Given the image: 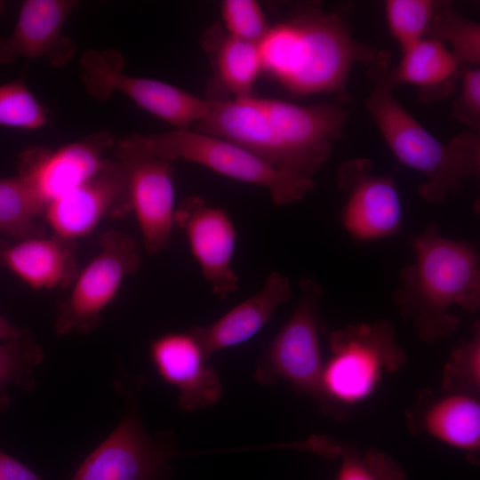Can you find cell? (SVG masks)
<instances>
[{
  "instance_id": "8992f818",
  "label": "cell",
  "mask_w": 480,
  "mask_h": 480,
  "mask_svg": "<svg viewBox=\"0 0 480 480\" xmlns=\"http://www.w3.org/2000/svg\"><path fill=\"white\" fill-rule=\"evenodd\" d=\"M330 356L324 363L321 388L324 411L340 412V406L359 404L377 389L384 375L406 362L390 322L348 324L329 335Z\"/></svg>"
},
{
  "instance_id": "83f0119b",
  "label": "cell",
  "mask_w": 480,
  "mask_h": 480,
  "mask_svg": "<svg viewBox=\"0 0 480 480\" xmlns=\"http://www.w3.org/2000/svg\"><path fill=\"white\" fill-rule=\"evenodd\" d=\"M443 393L478 396L480 392V324L476 322L470 337L451 353L442 378Z\"/></svg>"
},
{
  "instance_id": "277c9868",
  "label": "cell",
  "mask_w": 480,
  "mask_h": 480,
  "mask_svg": "<svg viewBox=\"0 0 480 480\" xmlns=\"http://www.w3.org/2000/svg\"><path fill=\"white\" fill-rule=\"evenodd\" d=\"M372 78L374 88L365 102L367 110L397 160L426 178L418 190L422 199L444 203L463 189L465 180L479 175L480 140L476 132L447 143L439 141L398 102L380 75Z\"/></svg>"
},
{
  "instance_id": "603a6c76",
  "label": "cell",
  "mask_w": 480,
  "mask_h": 480,
  "mask_svg": "<svg viewBox=\"0 0 480 480\" xmlns=\"http://www.w3.org/2000/svg\"><path fill=\"white\" fill-rule=\"evenodd\" d=\"M212 44L219 81L234 98L252 95V89L262 73L258 44L228 34L216 36Z\"/></svg>"
},
{
  "instance_id": "7a4b0ae2",
  "label": "cell",
  "mask_w": 480,
  "mask_h": 480,
  "mask_svg": "<svg viewBox=\"0 0 480 480\" xmlns=\"http://www.w3.org/2000/svg\"><path fill=\"white\" fill-rule=\"evenodd\" d=\"M262 72L298 96L336 93L347 97L356 64L369 74L388 68L389 54L357 41L340 13L308 4L270 25L258 44Z\"/></svg>"
},
{
  "instance_id": "4fadbf2b",
  "label": "cell",
  "mask_w": 480,
  "mask_h": 480,
  "mask_svg": "<svg viewBox=\"0 0 480 480\" xmlns=\"http://www.w3.org/2000/svg\"><path fill=\"white\" fill-rule=\"evenodd\" d=\"M132 211L124 166L106 158L92 179L52 201L44 215L53 234L68 240L90 234L106 218H122Z\"/></svg>"
},
{
  "instance_id": "4dcf8cb0",
  "label": "cell",
  "mask_w": 480,
  "mask_h": 480,
  "mask_svg": "<svg viewBox=\"0 0 480 480\" xmlns=\"http://www.w3.org/2000/svg\"><path fill=\"white\" fill-rule=\"evenodd\" d=\"M462 85L454 104L456 119L476 131L480 124V69L467 68L461 72Z\"/></svg>"
},
{
  "instance_id": "9a60e30c",
  "label": "cell",
  "mask_w": 480,
  "mask_h": 480,
  "mask_svg": "<svg viewBox=\"0 0 480 480\" xmlns=\"http://www.w3.org/2000/svg\"><path fill=\"white\" fill-rule=\"evenodd\" d=\"M109 132L93 133L54 151L29 148L19 157V175L46 206L94 177L102 168L104 153L113 146Z\"/></svg>"
},
{
  "instance_id": "cb8c5ba5",
  "label": "cell",
  "mask_w": 480,
  "mask_h": 480,
  "mask_svg": "<svg viewBox=\"0 0 480 480\" xmlns=\"http://www.w3.org/2000/svg\"><path fill=\"white\" fill-rule=\"evenodd\" d=\"M45 206L28 183L19 174L0 178V232L14 240L44 236L36 219Z\"/></svg>"
},
{
  "instance_id": "8fae6325",
  "label": "cell",
  "mask_w": 480,
  "mask_h": 480,
  "mask_svg": "<svg viewBox=\"0 0 480 480\" xmlns=\"http://www.w3.org/2000/svg\"><path fill=\"white\" fill-rule=\"evenodd\" d=\"M337 183L345 193L340 219L356 242L392 237L402 226V204L394 174L373 172L372 162L354 158L338 170Z\"/></svg>"
},
{
  "instance_id": "d4e9b609",
  "label": "cell",
  "mask_w": 480,
  "mask_h": 480,
  "mask_svg": "<svg viewBox=\"0 0 480 480\" xmlns=\"http://www.w3.org/2000/svg\"><path fill=\"white\" fill-rule=\"evenodd\" d=\"M427 37L448 46L461 68L479 67L480 26L457 13L451 4L439 3Z\"/></svg>"
},
{
  "instance_id": "7c38bea8",
  "label": "cell",
  "mask_w": 480,
  "mask_h": 480,
  "mask_svg": "<svg viewBox=\"0 0 480 480\" xmlns=\"http://www.w3.org/2000/svg\"><path fill=\"white\" fill-rule=\"evenodd\" d=\"M114 156L124 168L132 211L144 248L157 255L170 244L174 225L175 189L170 161L116 142Z\"/></svg>"
},
{
  "instance_id": "836d02e7",
  "label": "cell",
  "mask_w": 480,
  "mask_h": 480,
  "mask_svg": "<svg viewBox=\"0 0 480 480\" xmlns=\"http://www.w3.org/2000/svg\"><path fill=\"white\" fill-rule=\"evenodd\" d=\"M11 404V399L5 392H0V412H4Z\"/></svg>"
},
{
  "instance_id": "d6a6232c",
  "label": "cell",
  "mask_w": 480,
  "mask_h": 480,
  "mask_svg": "<svg viewBox=\"0 0 480 480\" xmlns=\"http://www.w3.org/2000/svg\"><path fill=\"white\" fill-rule=\"evenodd\" d=\"M27 330L11 324L0 315V340H8L22 335Z\"/></svg>"
},
{
  "instance_id": "52a82bcc",
  "label": "cell",
  "mask_w": 480,
  "mask_h": 480,
  "mask_svg": "<svg viewBox=\"0 0 480 480\" xmlns=\"http://www.w3.org/2000/svg\"><path fill=\"white\" fill-rule=\"evenodd\" d=\"M114 386L125 400V412L114 430L84 459L72 480H171L178 453L171 432L151 436L139 411L145 379L120 373Z\"/></svg>"
},
{
  "instance_id": "f546056e",
  "label": "cell",
  "mask_w": 480,
  "mask_h": 480,
  "mask_svg": "<svg viewBox=\"0 0 480 480\" xmlns=\"http://www.w3.org/2000/svg\"><path fill=\"white\" fill-rule=\"evenodd\" d=\"M220 10L226 33L234 37L259 44L270 27L257 1L225 0Z\"/></svg>"
},
{
  "instance_id": "d6986e66",
  "label": "cell",
  "mask_w": 480,
  "mask_h": 480,
  "mask_svg": "<svg viewBox=\"0 0 480 480\" xmlns=\"http://www.w3.org/2000/svg\"><path fill=\"white\" fill-rule=\"evenodd\" d=\"M292 297L289 278L273 271L261 288L218 320L208 325L195 326L189 332L197 339L210 358L216 352L241 344L258 333L270 320L276 308Z\"/></svg>"
},
{
  "instance_id": "44dd1931",
  "label": "cell",
  "mask_w": 480,
  "mask_h": 480,
  "mask_svg": "<svg viewBox=\"0 0 480 480\" xmlns=\"http://www.w3.org/2000/svg\"><path fill=\"white\" fill-rule=\"evenodd\" d=\"M402 52L396 68L380 73L392 89L406 84L419 87L426 98L434 96V92L441 96L449 92L452 80L462 72L455 55L436 38L425 37Z\"/></svg>"
},
{
  "instance_id": "4316f807",
  "label": "cell",
  "mask_w": 480,
  "mask_h": 480,
  "mask_svg": "<svg viewBox=\"0 0 480 480\" xmlns=\"http://www.w3.org/2000/svg\"><path fill=\"white\" fill-rule=\"evenodd\" d=\"M44 358V351L26 331L22 335L0 343V392L14 384L24 390L35 387L34 369Z\"/></svg>"
},
{
  "instance_id": "6da1fadb",
  "label": "cell",
  "mask_w": 480,
  "mask_h": 480,
  "mask_svg": "<svg viewBox=\"0 0 480 480\" xmlns=\"http://www.w3.org/2000/svg\"><path fill=\"white\" fill-rule=\"evenodd\" d=\"M347 119L340 104L303 106L251 95L213 100L196 130L233 142L282 171L313 179L341 138Z\"/></svg>"
},
{
  "instance_id": "5bb4252c",
  "label": "cell",
  "mask_w": 480,
  "mask_h": 480,
  "mask_svg": "<svg viewBox=\"0 0 480 480\" xmlns=\"http://www.w3.org/2000/svg\"><path fill=\"white\" fill-rule=\"evenodd\" d=\"M174 224L185 233L212 292L222 300L235 292L239 278L232 260L237 234L228 212L198 196H191L176 207Z\"/></svg>"
},
{
  "instance_id": "ffe728a7",
  "label": "cell",
  "mask_w": 480,
  "mask_h": 480,
  "mask_svg": "<svg viewBox=\"0 0 480 480\" xmlns=\"http://www.w3.org/2000/svg\"><path fill=\"white\" fill-rule=\"evenodd\" d=\"M76 241L56 235L0 243V268L35 290L72 286L79 265Z\"/></svg>"
},
{
  "instance_id": "9c48e42d",
  "label": "cell",
  "mask_w": 480,
  "mask_h": 480,
  "mask_svg": "<svg viewBox=\"0 0 480 480\" xmlns=\"http://www.w3.org/2000/svg\"><path fill=\"white\" fill-rule=\"evenodd\" d=\"M100 251L79 270L67 299L57 304L55 333L88 334L101 322V312L116 297L124 280L140 267L136 240L116 229L99 236Z\"/></svg>"
},
{
  "instance_id": "484cf974",
  "label": "cell",
  "mask_w": 480,
  "mask_h": 480,
  "mask_svg": "<svg viewBox=\"0 0 480 480\" xmlns=\"http://www.w3.org/2000/svg\"><path fill=\"white\" fill-rule=\"evenodd\" d=\"M440 2L388 0L385 15L390 34L402 51L428 36Z\"/></svg>"
},
{
  "instance_id": "3957f363",
  "label": "cell",
  "mask_w": 480,
  "mask_h": 480,
  "mask_svg": "<svg viewBox=\"0 0 480 480\" xmlns=\"http://www.w3.org/2000/svg\"><path fill=\"white\" fill-rule=\"evenodd\" d=\"M410 246L414 261L401 270L392 300L420 340L433 343L460 327L453 308L479 309V254L469 242L442 235L436 223L412 237Z\"/></svg>"
},
{
  "instance_id": "f1b7e54d",
  "label": "cell",
  "mask_w": 480,
  "mask_h": 480,
  "mask_svg": "<svg viewBox=\"0 0 480 480\" xmlns=\"http://www.w3.org/2000/svg\"><path fill=\"white\" fill-rule=\"evenodd\" d=\"M45 122L44 108L22 81L0 85V125L36 129Z\"/></svg>"
},
{
  "instance_id": "e0dca14e",
  "label": "cell",
  "mask_w": 480,
  "mask_h": 480,
  "mask_svg": "<svg viewBox=\"0 0 480 480\" xmlns=\"http://www.w3.org/2000/svg\"><path fill=\"white\" fill-rule=\"evenodd\" d=\"M76 4L68 0L25 1L12 33L0 39V63L20 57L44 58L54 67L69 61L76 46L61 29Z\"/></svg>"
},
{
  "instance_id": "30bf717a",
  "label": "cell",
  "mask_w": 480,
  "mask_h": 480,
  "mask_svg": "<svg viewBox=\"0 0 480 480\" xmlns=\"http://www.w3.org/2000/svg\"><path fill=\"white\" fill-rule=\"evenodd\" d=\"M81 68L84 85L91 96L104 99L120 92L176 129L189 130L210 114L211 100L163 81L124 74V60L116 51L87 50L81 58Z\"/></svg>"
},
{
  "instance_id": "2e32d148",
  "label": "cell",
  "mask_w": 480,
  "mask_h": 480,
  "mask_svg": "<svg viewBox=\"0 0 480 480\" xmlns=\"http://www.w3.org/2000/svg\"><path fill=\"white\" fill-rule=\"evenodd\" d=\"M149 356L159 376L178 390V404L182 410L194 411L220 400V376L189 331L156 338L150 343Z\"/></svg>"
},
{
  "instance_id": "ac0fdd59",
  "label": "cell",
  "mask_w": 480,
  "mask_h": 480,
  "mask_svg": "<svg viewBox=\"0 0 480 480\" xmlns=\"http://www.w3.org/2000/svg\"><path fill=\"white\" fill-rule=\"evenodd\" d=\"M412 430L463 452L476 464L480 450V403L478 396L443 393L436 396L426 390L408 412Z\"/></svg>"
},
{
  "instance_id": "7402d4cb",
  "label": "cell",
  "mask_w": 480,
  "mask_h": 480,
  "mask_svg": "<svg viewBox=\"0 0 480 480\" xmlns=\"http://www.w3.org/2000/svg\"><path fill=\"white\" fill-rule=\"evenodd\" d=\"M308 447L340 460L335 480H407L402 467L379 449L362 452L347 443L326 437L311 440Z\"/></svg>"
},
{
  "instance_id": "5b68a950",
  "label": "cell",
  "mask_w": 480,
  "mask_h": 480,
  "mask_svg": "<svg viewBox=\"0 0 480 480\" xmlns=\"http://www.w3.org/2000/svg\"><path fill=\"white\" fill-rule=\"evenodd\" d=\"M117 142L170 162L182 158L230 179L262 187L276 205L298 203L316 186L314 179L282 171L233 142L197 131L134 133Z\"/></svg>"
},
{
  "instance_id": "1f68e13d",
  "label": "cell",
  "mask_w": 480,
  "mask_h": 480,
  "mask_svg": "<svg viewBox=\"0 0 480 480\" xmlns=\"http://www.w3.org/2000/svg\"><path fill=\"white\" fill-rule=\"evenodd\" d=\"M0 480H43V478L0 450Z\"/></svg>"
},
{
  "instance_id": "ba28073f",
  "label": "cell",
  "mask_w": 480,
  "mask_h": 480,
  "mask_svg": "<svg viewBox=\"0 0 480 480\" xmlns=\"http://www.w3.org/2000/svg\"><path fill=\"white\" fill-rule=\"evenodd\" d=\"M299 288V301L259 359L254 378L261 385L284 380L313 397L323 410L319 306L324 290L311 276L302 277Z\"/></svg>"
}]
</instances>
